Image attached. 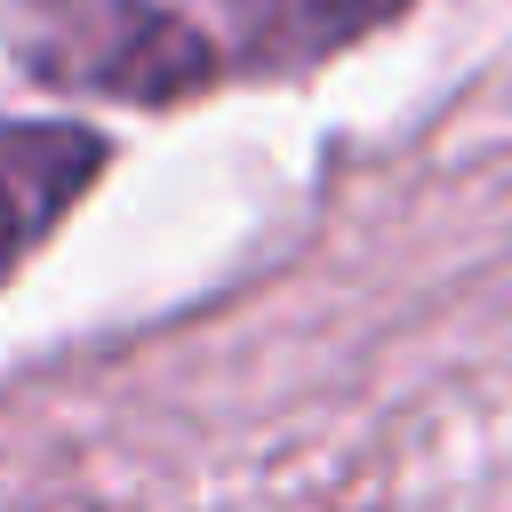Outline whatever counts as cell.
Instances as JSON below:
<instances>
[{"mask_svg":"<svg viewBox=\"0 0 512 512\" xmlns=\"http://www.w3.org/2000/svg\"><path fill=\"white\" fill-rule=\"evenodd\" d=\"M104 168V144L64 120L0 128V272L48 240V224L80 200V184Z\"/></svg>","mask_w":512,"mask_h":512,"instance_id":"obj_1","label":"cell"},{"mask_svg":"<svg viewBox=\"0 0 512 512\" xmlns=\"http://www.w3.org/2000/svg\"><path fill=\"white\" fill-rule=\"evenodd\" d=\"M248 24H288V32H320V24H344L376 0H232Z\"/></svg>","mask_w":512,"mask_h":512,"instance_id":"obj_2","label":"cell"}]
</instances>
